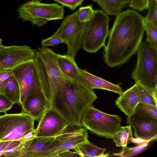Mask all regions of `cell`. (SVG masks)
<instances>
[{
  "instance_id": "6da1fadb",
  "label": "cell",
  "mask_w": 157,
  "mask_h": 157,
  "mask_svg": "<svg viewBox=\"0 0 157 157\" xmlns=\"http://www.w3.org/2000/svg\"><path fill=\"white\" fill-rule=\"evenodd\" d=\"M144 17L137 11L128 10L116 16L104 46V62L113 67L121 65L136 52L145 31Z\"/></svg>"
},
{
  "instance_id": "7a4b0ae2",
  "label": "cell",
  "mask_w": 157,
  "mask_h": 157,
  "mask_svg": "<svg viewBox=\"0 0 157 157\" xmlns=\"http://www.w3.org/2000/svg\"><path fill=\"white\" fill-rule=\"evenodd\" d=\"M97 97L80 75L67 81L48 99L50 107L58 113L69 125L82 127L81 120L85 110L92 106Z\"/></svg>"
},
{
  "instance_id": "3957f363",
  "label": "cell",
  "mask_w": 157,
  "mask_h": 157,
  "mask_svg": "<svg viewBox=\"0 0 157 157\" xmlns=\"http://www.w3.org/2000/svg\"><path fill=\"white\" fill-rule=\"evenodd\" d=\"M33 50L42 90L48 100L64 83L73 80L67 79L63 74L57 63L56 53L52 49L42 47Z\"/></svg>"
},
{
  "instance_id": "277c9868",
  "label": "cell",
  "mask_w": 157,
  "mask_h": 157,
  "mask_svg": "<svg viewBox=\"0 0 157 157\" xmlns=\"http://www.w3.org/2000/svg\"><path fill=\"white\" fill-rule=\"evenodd\" d=\"M136 52L137 63L131 77L157 101V49L146 41L141 42Z\"/></svg>"
},
{
  "instance_id": "5b68a950",
  "label": "cell",
  "mask_w": 157,
  "mask_h": 157,
  "mask_svg": "<svg viewBox=\"0 0 157 157\" xmlns=\"http://www.w3.org/2000/svg\"><path fill=\"white\" fill-rule=\"evenodd\" d=\"M121 119L117 115L102 112L92 105L84 112L81 124L86 130L97 135L112 139L121 127Z\"/></svg>"
},
{
  "instance_id": "8992f818",
  "label": "cell",
  "mask_w": 157,
  "mask_h": 157,
  "mask_svg": "<svg viewBox=\"0 0 157 157\" xmlns=\"http://www.w3.org/2000/svg\"><path fill=\"white\" fill-rule=\"evenodd\" d=\"M64 13L63 6L57 3L46 4L32 1L22 5L18 10L19 18L39 27L49 21L63 19Z\"/></svg>"
},
{
  "instance_id": "52a82bcc",
  "label": "cell",
  "mask_w": 157,
  "mask_h": 157,
  "mask_svg": "<svg viewBox=\"0 0 157 157\" xmlns=\"http://www.w3.org/2000/svg\"><path fill=\"white\" fill-rule=\"evenodd\" d=\"M110 21L108 15L102 10H94L93 17L87 22L82 48L88 52L95 53L105 46L109 35Z\"/></svg>"
},
{
  "instance_id": "ba28073f",
  "label": "cell",
  "mask_w": 157,
  "mask_h": 157,
  "mask_svg": "<svg viewBox=\"0 0 157 157\" xmlns=\"http://www.w3.org/2000/svg\"><path fill=\"white\" fill-rule=\"evenodd\" d=\"M78 10L64 19L60 27L53 35L64 40L67 46V55L75 58L82 45L87 22H80L78 18Z\"/></svg>"
},
{
  "instance_id": "9c48e42d",
  "label": "cell",
  "mask_w": 157,
  "mask_h": 157,
  "mask_svg": "<svg viewBox=\"0 0 157 157\" xmlns=\"http://www.w3.org/2000/svg\"><path fill=\"white\" fill-rule=\"evenodd\" d=\"M35 120L22 112L0 116V141L22 140L25 135L34 128Z\"/></svg>"
},
{
  "instance_id": "30bf717a",
  "label": "cell",
  "mask_w": 157,
  "mask_h": 157,
  "mask_svg": "<svg viewBox=\"0 0 157 157\" xmlns=\"http://www.w3.org/2000/svg\"><path fill=\"white\" fill-rule=\"evenodd\" d=\"M11 70L19 86L20 106L30 95L43 91L34 58L21 63Z\"/></svg>"
},
{
  "instance_id": "8fae6325",
  "label": "cell",
  "mask_w": 157,
  "mask_h": 157,
  "mask_svg": "<svg viewBox=\"0 0 157 157\" xmlns=\"http://www.w3.org/2000/svg\"><path fill=\"white\" fill-rule=\"evenodd\" d=\"M33 50L27 45L0 47V72L11 70L21 63L34 58Z\"/></svg>"
},
{
  "instance_id": "7c38bea8",
  "label": "cell",
  "mask_w": 157,
  "mask_h": 157,
  "mask_svg": "<svg viewBox=\"0 0 157 157\" xmlns=\"http://www.w3.org/2000/svg\"><path fill=\"white\" fill-rule=\"evenodd\" d=\"M68 125L65 120L50 107L39 121L36 128V137H55Z\"/></svg>"
},
{
  "instance_id": "4fadbf2b",
  "label": "cell",
  "mask_w": 157,
  "mask_h": 157,
  "mask_svg": "<svg viewBox=\"0 0 157 157\" xmlns=\"http://www.w3.org/2000/svg\"><path fill=\"white\" fill-rule=\"evenodd\" d=\"M126 122L132 127L136 138L150 142L157 139V119L135 113L127 118Z\"/></svg>"
},
{
  "instance_id": "5bb4252c",
  "label": "cell",
  "mask_w": 157,
  "mask_h": 157,
  "mask_svg": "<svg viewBox=\"0 0 157 157\" xmlns=\"http://www.w3.org/2000/svg\"><path fill=\"white\" fill-rule=\"evenodd\" d=\"M20 106L22 112L39 121L50 105L43 91H41L29 96Z\"/></svg>"
},
{
  "instance_id": "9a60e30c",
  "label": "cell",
  "mask_w": 157,
  "mask_h": 157,
  "mask_svg": "<svg viewBox=\"0 0 157 157\" xmlns=\"http://www.w3.org/2000/svg\"><path fill=\"white\" fill-rule=\"evenodd\" d=\"M54 138L36 137L23 150L21 157H54L52 151V141Z\"/></svg>"
},
{
  "instance_id": "2e32d148",
  "label": "cell",
  "mask_w": 157,
  "mask_h": 157,
  "mask_svg": "<svg viewBox=\"0 0 157 157\" xmlns=\"http://www.w3.org/2000/svg\"><path fill=\"white\" fill-rule=\"evenodd\" d=\"M138 103L137 85L136 83L132 86L120 94L115 101L116 105L128 117L135 113Z\"/></svg>"
},
{
  "instance_id": "e0dca14e",
  "label": "cell",
  "mask_w": 157,
  "mask_h": 157,
  "mask_svg": "<svg viewBox=\"0 0 157 157\" xmlns=\"http://www.w3.org/2000/svg\"><path fill=\"white\" fill-rule=\"evenodd\" d=\"M79 75L86 84L91 89H101L119 94L123 90L119 84H115L97 76L86 69L79 70Z\"/></svg>"
},
{
  "instance_id": "ac0fdd59",
  "label": "cell",
  "mask_w": 157,
  "mask_h": 157,
  "mask_svg": "<svg viewBox=\"0 0 157 157\" xmlns=\"http://www.w3.org/2000/svg\"><path fill=\"white\" fill-rule=\"evenodd\" d=\"M56 61L58 65L65 77L68 79L74 80L79 76V70L74 58L66 55L56 53Z\"/></svg>"
},
{
  "instance_id": "d6986e66",
  "label": "cell",
  "mask_w": 157,
  "mask_h": 157,
  "mask_svg": "<svg viewBox=\"0 0 157 157\" xmlns=\"http://www.w3.org/2000/svg\"><path fill=\"white\" fill-rule=\"evenodd\" d=\"M87 132L84 128L73 125H68L61 132L54 137L52 141V151L55 157V151L70 138Z\"/></svg>"
},
{
  "instance_id": "ffe728a7",
  "label": "cell",
  "mask_w": 157,
  "mask_h": 157,
  "mask_svg": "<svg viewBox=\"0 0 157 157\" xmlns=\"http://www.w3.org/2000/svg\"><path fill=\"white\" fill-rule=\"evenodd\" d=\"M0 94L4 95L13 104H19L20 98V87L17 81L13 75L4 81Z\"/></svg>"
},
{
  "instance_id": "44dd1931",
  "label": "cell",
  "mask_w": 157,
  "mask_h": 157,
  "mask_svg": "<svg viewBox=\"0 0 157 157\" xmlns=\"http://www.w3.org/2000/svg\"><path fill=\"white\" fill-rule=\"evenodd\" d=\"M101 7L107 15L117 16L131 0H93Z\"/></svg>"
},
{
  "instance_id": "7402d4cb",
  "label": "cell",
  "mask_w": 157,
  "mask_h": 157,
  "mask_svg": "<svg viewBox=\"0 0 157 157\" xmlns=\"http://www.w3.org/2000/svg\"><path fill=\"white\" fill-rule=\"evenodd\" d=\"M73 149L81 157H105L109 156V153H104L105 148L99 147L89 141Z\"/></svg>"
},
{
  "instance_id": "603a6c76",
  "label": "cell",
  "mask_w": 157,
  "mask_h": 157,
  "mask_svg": "<svg viewBox=\"0 0 157 157\" xmlns=\"http://www.w3.org/2000/svg\"><path fill=\"white\" fill-rule=\"evenodd\" d=\"M87 132L69 139L58 147L54 151L55 157L63 152L77 147L82 144L89 141Z\"/></svg>"
},
{
  "instance_id": "cb8c5ba5",
  "label": "cell",
  "mask_w": 157,
  "mask_h": 157,
  "mask_svg": "<svg viewBox=\"0 0 157 157\" xmlns=\"http://www.w3.org/2000/svg\"><path fill=\"white\" fill-rule=\"evenodd\" d=\"M32 140L28 142L20 140L10 141L0 156L21 157L23 150Z\"/></svg>"
},
{
  "instance_id": "d4e9b609",
  "label": "cell",
  "mask_w": 157,
  "mask_h": 157,
  "mask_svg": "<svg viewBox=\"0 0 157 157\" xmlns=\"http://www.w3.org/2000/svg\"><path fill=\"white\" fill-rule=\"evenodd\" d=\"M131 126H121L114 135L113 141L117 147H124L133 137Z\"/></svg>"
},
{
  "instance_id": "484cf974",
  "label": "cell",
  "mask_w": 157,
  "mask_h": 157,
  "mask_svg": "<svg viewBox=\"0 0 157 157\" xmlns=\"http://www.w3.org/2000/svg\"><path fill=\"white\" fill-rule=\"evenodd\" d=\"M149 143H145L133 147H122L119 153H114L110 156L130 157L135 156L144 151L147 147Z\"/></svg>"
},
{
  "instance_id": "4316f807",
  "label": "cell",
  "mask_w": 157,
  "mask_h": 157,
  "mask_svg": "<svg viewBox=\"0 0 157 157\" xmlns=\"http://www.w3.org/2000/svg\"><path fill=\"white\" fill-rule=\"evenodd\" d=\"M145 30L147 34L146 41L152 48L157 49V25L150 22L145 21Z\"/></svg>"
},
{
  "instance_id": "83f0119b",
  "label": "cell",
  "mask_w": 157,
  "mask_h": 157,
  "mask_svg": "<svg viewBox=\"0 0 157 157\" xmlns=\"http://www.w3.org/2000/svg\"><path fill=\"white\" fill-rule=\"evenodd\" d=\"M135 113L157 119V106L154 105L138 103L136 108Z\"/></svg>"
},
{
  "instance_id": "f1b7e54d",
  "label": "cell",
  "mask_w": 157,
  "mask_h": 157,
  "mask_svg": "<svg viewBox=\"0 0 157 157\" xmlns=\"http://www.w3.org/2000/svg\"><path fill=\"white\" fill-rule=\"evenodd\" d=\"M136 83L137 85L139 103L150 104L157 106V101H155L152 96L140 85Z\"/></svg>"
},
{
  "instance_id": "f546056e",
  "label": "cell",
  "mask_w": 157,
  "mask_h": 157,
  "mask_svg": "<svg viewBox=\"0 0 157 157\" xmlns=\"http://www.w3.org/2000/svg\"><path fill=\"white\" fill-rule=\"evenodd\" d=\"M78 18L81 22H86L89 21L93 17L94 10L92 5L81 7L78 10Z\"/></svg>"
},
{
  "instance_id": "4dcf8cb0",
  "label": "cell",
  "mask_w": 157,
  "mask_h": 157,
  "mask_svg": "<svg viewBox=\"0 0 157 157\" xmlns=\"http://www.w3.org/2000/svg\"><path fill=\"white\" fill-rule=\"evenodd\" d=\"M148 8V13L144 17L145 21L150 22L157 25V0H151Z\"/></svg>"
},
{
  "instance_id": "1f68e13d",
  "label": "cell",
  "mask_w": 157,
  "mask_h": 157,
  "mask_svg": "<svg viewBox=\"0 0 157 157\" xmlns=\"http://www.w3.org/2000/svg\"><path fill=\"white\" fill-rule=\"evenodd\" d=\"M149 0H131L129 6L134 9L142 11L148 8Z\"/></svg>"
},
{
  "instance_id": "d6a6232c",
  "label": "cell",
  "mask_w": 157,
  "mask_h": 157,
  "mask_svg": "<svg viewBox=\"0 0 157 157\" xmlns=\"http://www.w3.org/2000/svg\"><path fill=\"white\" fill-rule=\"evenodd\" d=\"M64 43V40L62 38L53 35L41 41V44L43 47L47 46H55L58 44Z\"/></svg>"
},
{
  "instance_id": "836d02e7",
  "label": "cell",
  "mask_w": 157,
  "mask_h": 157,
  "mask_svg": "<svg viewBox=\"0 0 157 157\" xmlns=\"http://www.w3.org/2000/svg\"><path fill=\"white\" fill-rule=\"evenodd\" d=\"M63 6L69 8L71 10H74L81 5L84 0H53Z\"/></svg>"
},
{
  "instance_id": "e575fe53",
  "label": "cell",
  "mask_w": 157,
  "mask_h": 157,
  "mask_svg": "<svg viewBox=\"0 0 157 157\" xmlns=\"http://www.w3.org/2000/svg\"><path fill=\"white\" fill-rule=\"evenodd\" d=\"M14 104L7 98L0 94V113H5L10 109Z\"/></svg>"
},
{
  "instance_id": "d590c367",
  "label": "cell",
  "mask_w": 157,
  "mask_h": 157,
  "mask_svg": "<svg viewBox=\"0 0 157 157\" xmlns=\"http://www.w3.org/2000/svg\"><path fill=\"white\" fill-rule=\"evenodd\" d=\"M13 75L11 70L0 72V92L4 81Z\"/></svg>"
},
{
  "instance_id": "8d00e7d4",
  "label": "cell",
  "mask_w": 157,
  "mask_h": 157,
  "mask_svg": "<svg viewBox=\"0 0 157 157\" xmlns=\"http://www.w3.org/2000/svg\"><path fill=\"white\" fill-rule=\"evenodd\" d=\"M130 142L135 144L136 146H139L145 143H150V141L140 138H133L131 139Z\"/></svg>"
},
{
  "instance_id": "74e56055",
  "label": "cell",
  "mask_w": 157,
  "mask_h": 157,
  "mask_svg": "<svg viewBox=\"0 0 157 157\" xmlns=\"http://www.w3.org/2000/svg\"><path fill=\"white\" fill-rule=\"evenodd\" d=\"M79 157L78 155L75 151L72 152L70 150L61 153L57 156V157Z\"/></svg>"
},
{
  "instance_id": "f35d334b",
  "label": "cell",
  "mask_w": 157,
  "mask_h": 157,
  "mask_svg": "<svg viewBox=\"0 0 157 157\" xmlns=\"http://www.w3.org/2000/svg\"><path fill=\"white\" fill-rule=\"evenodd\" d=\"M10 141H0V156Z\"/></svg>"
},
{
  "instance_id": "ab89813d",
  "label": "cell",
  "mask_w": 157,
  "mask_h": 157,
  "mask_svg": "<svg viewBox=\"0 0 157 157\" xmlns=\"http://www.w3.org/2000/svg\"><path fill=\"white\" fill-rule=\"evenodd\" d=\"M32 1L35 2H40L41 0H32Z\"/></svg>"
},
{
  "instance_id": "60d3db41",
  "label": "cell",
  "mask_w": 157,
  "mask_h": 157,
  "mask_svg": "<svg viewBox=\"0 0 157 157\" xmlns=\"http://www.w3.org/2000/svg\"><path fill=\"white\" fill-rule=\"evenodd\" d=\"M2 40L0 38V47L1 46L2 44Z\"/></svg>"
}]
</instances>
